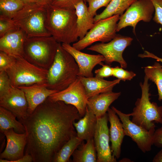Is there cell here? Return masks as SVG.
Segmentation results:
<instances>
[{
	"label": "cell",
	"instance_id": "cell-1",
	"mask_svg": "<svg viewBox=\"0 0 162 162\" xmlns=\"http://www.w3.org/2000/svg\"><path fill=\"white\" fill-rule=\"evenodd\" d=\"M81 117L74 106L48 98L31 114L19 121L27 135L25 154L34 162H52L56 153L74 135V123Z\"/></svg>",
	"mask_w": 162,
	"mask_h": 162
},
{
	"label": "cell",
	"instance_id": "cell-2",
	"mask_svg": "<svg viewBox=\"0 0 162 162\" xmlns=\"http://www.w3.org/2000/svg\"><path fill=\"white\" fill-rule=\"evenodd\" d=\"M45 26L51 36L59 43L70 44L78 40L75 9L61 8L49 4Z\"/></svg>",
	"mask_w": 162,
	"mask_h": 162
},
{
	"label": "cell",
	"instance_id": "cell-3",
	"mask_svg": "<svg viewBox=\"0 0 162 162\" xmlns=\"http://www.w3.org/2000/svg\"><path fill=\"white\" fill-rule=\"evenodd\" d=\"M79 72L74 58L59 43L53 62L48 69L47 88L58 92L62 91L78 78Z\"/></svg>",
	"mask_w": 162,
	"mask_h": 162
},
{
	"label": "cell",
	"instance_id": "cell-4",
	"mask_svg": "<svg viewBox=\"0 0 162 162\" xmlns=\"http://www.w3.org/2000/svg\"><path fill=\"white\" fill-rule=\"evenodd\" d=\"M148 80L145 76L143 83H140L141 96L137 99L135 107L130 113L133 122L148 130H151L155 129V123L162 124V106L150 101Z\"/></svg>",
	"mask_w": 162,
	"mask_h": 162
},
{
	"label": "cell",
	"instance_id": "cell-5",
	"mask_svg": "<svg viewBox=\"0 0 162 162\" xmlns=\"http://www.w3.org/2000/svg\"><path fill=\"white\" fill-rule=\"evenodd\" d=\"M59 43L52 36L27 37L23 58L39 67L48 70L53 62Z\"/></svg>",
	"mask_w": 162,
	"mask_h": 162
},
{
	"label": "cell",
	"instance_id": "cell-6",
	"mask_svg": "<svg viewBox=\"0 0 162 162\" xmlns=\"http://www.w3.org/2000/svg\"><path fill=\"white\" fill-rule=\"evenodd\" d=\"M46 11L36 3L25 4L12 19L27 37L51 36L45 26Z\"/></svg>",
	"mask_w": 162,
	"mask_h": 162
},
{
	"label": "cell",
	"instance_id": "cell-7",
	"mask_svg": "<svg viewBox=\"0 0 162 162\" xmlns=\"http://www.w3.org/2000/svg\"><path fill=\"white\" fill-rule=\"evenodd\" d=\"M48 71L30 63L23 57H18L16 58L15 63L6 71L12 86L17 87L46 83Z\"/></svg>",
	"mask_w": 162,
	"mask_h": 162
},
{
	"label": "cell",
	"instance_id": "cell-8",
	"mask_svg": "<svg viewBox=\"0 0 162 162\" xmlns=\"http://www.w3.org/2000/svg\"><path fill=\"white\" fill-rule=\"evenodd\" d=\"M120 16L114 15L95 23L83 38L73 44L72 46L81 51L94 42H108L116 35L117 23Z\"/></svg>",
	"mask_w": 162,
	"mask_h": 162
},
{
	"label": "cell",
	"instance_id": "cell-9",
	"mask_svg": "<svg viewBox=\"0 0 162 162\" xmlns=\"http://www.w3.org/2000/svg\"><path fill=\"white\" fill-rule=\"evenodd\" d=\"M133 39L129 37L116 34L115 37L107 43H99L87 48L102 55L106 64L110 65L113 62H118L121 67L126 68L127 64L123 57L125 49L130 45Z\"/></svg>",
	"mask_w": 162,
	"mask_h": 162
},
{
	"label": "cell",
	"instance_id": "cell-10",
	"mask_svg": "<svg viewBox=\"0 0 162 162\" xmlns=\"http://www.w3.org/2000/svg\"><path fill=\"white\" fill-rule=\"evenodd\" d=\"M154 12V6L151 0H137L122 15L117 23V32L130 26L135 33L137 24L140 21L150 22Z\"/></svg>",
	"mask_w": 162,
	"mask_h": 162
},
{
	"label": "cell",
	"instance_id": "cell-11",
	"mask_svg": "<svg viewBox=\"0 0 162 162\" xmlns=\"http://www.w3.org/2000/svg\"><path fill=\"white\" fill-rule=\"evenodd\" d=\"M111 108L115 111L122 122L125 136L130 137L143 152L150 151L153 145L155 129L148 130L133 122L130 119V113H124L113 106Z\"/></svg>",
	"mask_w": 162,
	"mask_h": 162
},
{
	"label": "cell",
	"instance_id": "cell-12",
	"mask_svg": "<svg viewBox=\"0 0 162 162\" xmlns=\"http://www.w3.org/2000/svg\"><path fill=\"white\" fill-rule=\"evenodd\" d=\"M48 98L52 101H62L74 106L81 117L85 114L88 98L84 87L78 77L67 88L52 94Z\"/></svg>",
	"mask_w": 162,
	"mask_h": 162
},
{
	"label": "cell",
	"instance_id": "cell-13",
	"mask_svg": "<svg viewBox=\"0 0 162 162\" xmlns=\"http://www.w3.org/2000/svg\"><path fill=\"white\" fill-rule=\"evenodd\" d=\"M107 113L97 118L93 138L97 152V162H116L110 145L109 130Z\"/></svg>",
	"mask_w": 162,
	"mask_h": 162
},
{
	"label": "cell",
	"instance_id": "cell-14",
	"mask_svg": "<svg viewBox=\"0 0 162 162\" xmlns=\"http://www.w3.org/2000/svg\"><path fill=\"white\" fill-rule=\"evenodd\" d=\"M2 133L6 136L7 143L5 149L0 154V162H13L23 157L27 143L26 133H18L10 128Z\"/></svg>",
	"mask_w": 162,
	"mask_h": 162
},
{
	"label": "cell",
	"instance_id": "cell-15",
	"mask_svg": "<svg viewBox=\"0 0 162 162\" xmlns=\"http://www.w3.org/2000/svg\"><path fill=\"white\" fill-rule=\"evenodd\" d=\"M62 48L74 58L79 69L78 76L86 77L93 76L92 70L97 65H101L104 62V57L101 54H87L78 50L70 44H61Z\"/></svg>",
	"mask_w": 162,
	"mask_h": 162
},
{
	"label": "cell",
	"instance_id": "cell-16",
	"mask_svg": "<svg viewBox=\"0 0 162 162\" xmlns=\"http://www.w3.org/2000/svg\"><path fill=\"white\" fill-rule=\"evenodd\" d=\"M0 106L15 114L18 121L28 115V104L24 92L18 87L12 86L0 96Z\"/></svg>",
	"mask_w": 162,
	"mask_h": 162
},
{
	"label": "cell",
	"instance_id": "cell-17",
	"mask_svg": "<svg viewBox=\"0 0 162 162\" xmlns=\"http://www.w3.org/2000/svg\"><path fill=\"white\" fill-rule=\"evenodd\" d=\"M27 36L21 28L9 32L0 38V51L16 58L23 57L24 42Z\"/></svg>",
	"mask_w": 162,
	"mask_h": 162
},
{
	"label": "cell",
	"instance_id": "cell-18",
	"mask_svg": "<svg viewBox=\"0 0 162 162\" xmlns=\"http://www.w3.org/2000/svg\"><path fill=\"white\" fill-rule=\"evenodd\" d=\"M17 87L24 93L28 104V115L32 114L50 95L58 92L48 88L46 83L35 84Z\"/></svg>",
	"mask_w": 162,
	"mask_h": 162
},
{
	"label": "cell",
	"instance_id": "cell-19",
	"mask_svg": "<svg viewBox=\"0 0 162 162\" xmlns=\"http://www.w3.org/2000/svg\"><path fill=\"white\" fill-rule=\"evenodd\" d=\"M110 126L109 130L111 150L113 155L118 159L120 157L121 147L125 136L123 125L119 117L111 108L107 111Z\"/></svg>",
	"mask_w": 162,
	"mask_h": 162
},
{
	"label": "cell",
	"instance_id": "cell-20",
	"mask_svg": "<svg viewBox=\"0 0 162 162\" xmlns=\"http://www.w3.org/2000/svg\"><path fill=\"white\" fill-rule=\"evenodd\" d=\"M121 92L103 93L88 99L87 107L97 118L106 113L110 105L120 96Z\"/></svg>",
	"mask_w": 162,
	"mask_h": 162
},
{
	"label": "cell",
	"instance_id": "cell-21",
	"mask_svg": "<svg viewBox=\"0 0 162 162\" xmlns=\"http://www.w3.org/2000/svg\"><path fill=\"white\" fill-rule=\"evenodd\" d=\"M78 78L84 87L88 98L100 93L112 91L113 87L121 81L118 79L107 81L96 76H78Z\"/></svg>",
	"mask_w": 162,
	"mask_h": 162
},
{
	"label": "cell",
	"instance_id": "cell-22",
	"mask_svg": "<svg viewBox=\"0 0 162 162\" xmlns=\"http://www.w3.org/2000/svg\"><path fill=\"white\" fill-rule=\"evenodd\" d=\"M97 118L86 107L85 115L74 125L76 131V136L83 141L93 139L97 123Z\"/></svg>",
	"mask_w": 162,
	"mask_h": 162
},
{
	"label": "cell",
	"instance_id": "cell-23",
	"mask_svg": "<svg viewBox=\"0 0 162 162\" xmlns=\"http://www.w3.org/2000/svg\"><path fill=\"white\" fill-rule=\"evenodd\" d=\"M75 8L77 16L78 35L79 39H81L94 26V17L89 12L83 0L78 3Z\"/></svg>",
	"mask_w": 162,
	"mask_h": 162
},
{
	"label": "cell",
	"instance_id": "cell-24",
	"mask_svg": "<svg viewBox=\"0 0 162 162\" xmlns=\"http://www.w3.org/2000/svg\"><path fill=\"white\" fill-rule=\"evenodd\" d=\"M137 0H111L106 8L94 17V23L112 16L122 15Z\"/></svg>",
	"mask_w": 162,
	"mask_h": 162
},
{
	"label": "cell",
	"instance_id": "cell-25",
	"mask_svg": "<svg viewBox=\"0 0 162 162\" xmlns=\"http://www.w3.org/2000/svg\"><path fill=\"white\" fill-rule=\"evenodd\" d=\"M83 142V141H82ZM80 145L79 148L76 149L72 154V162H96L97 152L93 139L83 142Z\"/></svg>",
	"mask_w": 162,
	"mask_h": 162
},
{
	"label": "cell",
	"instance_id": "cell-26",
	"mask_svg": "<svg viewBox=\"0 0 162 162\" xmlns=\"http://www.w3.org/2000/svg\"><path fill=\"white\" fill-rule=\"evenodd\" d=\"M16 116L10 111L0 106V130L4 131L13 128L16 132L22 134L25 132V127L20 122L16 119Z\"/></svg>",
	"mask_w": 162,
	"mask_h": 162
},
{
	"label": "cell",
	"instance_id": "cell-27",
	"mask_svg": "<svg viewBox=\"0 0 162 162\" xmlns=\"http://www.w3.org/2000/svg\"><path fill=\"white\" fill-rule=\"evenodd\" d=\"M83 141L76 135L72 136L56 153L52 162H69L70 157Z\"/></svg>",
	"mask_w": 162,
	"mask_h": 162
},
{
	"label": "cell",
	"instance_id": "cell-28",
	"mask_svg": "<svg viewBox=\"0 0 162 162\" xmlns=\"http://www.w3.org/2000/svg\"><path fill=\"white\" fill-rule=\"evenodd\" d=\"M144 73L149 80L156 85L158 92V100H162V65L155 62L152 66L144 67Z\"/></svg>",
	"mask_w": 162,
	"mask_h": 162
},
{
	"label": "cell",
	"instance_id": "cell-29",
	"mask_svg": "<svg viewBox=\"0 0 162 162\" xmlns=\"http://www.w3.org/2000/svg\"><path fill=\"white\" fill-rule=\"evenodd\" d=\"M25 4L21 0H0V16L12 19Z\"/></svg>",
	"mask_w": 162,
	"mask_h": 162
},
{
	"label": "cell",
	"instance_id": "cell-30",
	"mask_svg": "<svg viewBox=\"0 0 162 162\" xmlns=\"http://www.w3.org/2000/svg\"><path fill=\"white\" fill-rule=\"evenodd\" d=\"M18 28L12 19L0 16V38Z\"/></svg>",
	"mask_w": 162,
	"mask_h": 162
},
{
	"label": "cell",
	"instance_id": "cell-31",
	"mask_svg": "<svg viewBox=\"0 0 162 162\" xmlns=\"http://www.w3.org/2000/svg\"><path fill=\"white\" fill-rule=\"evenodd\" d=\"M112 76L121 80L125 81L131 80L136 76V74L132 71L126 70L122 67L116 66L112 68Z\"/></svg>",
	"mask_w": 162,
	"mask_h": 162
},
{
	"label": "cell",
	"instance_id": "cell-32",
	"mask_svg": "<svg viewBox=\"0 0 162 162\" xmlns=\"http://www.w3.org/2000/svg\"><path fill=\"white\" fill-rule=\"evenodd\" d=\"M16 59L14 57L0 51V72L6 71L13 65Z\"/></svg>",
	"mask_w": 162,
	"mask_h": 162
},
{
	"label": "cell",
	"instance_id": "cell-33",
	"mask_svg": "<svg viewBox=\"0 0 162 162\" xmlns=\"http://www.w3.org/2000/svg\"><path fill=\"white\" fill-rule=\"evenodd\" d=\"M111 0H86L88 3V10L93 16L96 15L97 11L100 8L106 7Z\"/></svg>",
	"mask_w": 162,
	"mask_h": 162
},
{
	"label": "cell",
	"instance_id": "cell-34",
	"mask_svg": "<svg viewBox=\"0 0 162 162\" xmlns=\"http://www.w3.org/2000/svg\"><path fill=\"white\" fill-rule=\"evenodd\" d=\"M11 87L10 80L6 71L0 72V96L8 92Z\"/></svg>",
	"mask_w": 162,
	"mask_h": 162
},
{
	"label": "cell",
	"instance_id": "cell-35",
	"mask_svg": "<svg viewBox=\"0 0 162 162\" xmlns=\"http://www.w3.org/2000/svg\"><path fill=\"white\" fill-rule=\"evenodd\" d=\"M82 0H52L50 4L61 8L75 9V5Z\"/></svg>",
	"mask_w": 162,
	"mask_h": 162
},
{
	"label": "cell",
	"instance_id": "cell-36",
	"mask_svg": "<svg viewBox=\"0 0 162 162\" xmlns=\"http://www.w3.org/2000/svg\"><path fill=\"white\" fill-rule=\"evenodd\" d=\"M154 8L153 21L162 25V0H151Z\"/></svg>",
	"mask_w": 162,
	"mask_h": 162
},
{
	"label": "cell",
	"instance_id": "cell-37",
	"mask_svg": "<svg viewBox=\"0 0 162 162\" xmlns=\"http://www.w3.org/2000/svg\"><path fill=\"white\" fill-rule=\"evenodd\" d=\"M100 68L94 71L95 76L104 78L112 76V68L108 64H102Z\"/></svg>",
	"mask_w": 162,
	"mask_h": 162
},
{
	"label": "cell",
	"instance_id": "cell-38",
	"mask_svg": "<svg viewBox=\"0 0 162 162\" xmlns=\"http://www.w3.org/2000/svg\"><path fill=\"white\" fill-rule=\"evenodd\" d=\"M153 145L158 148L162 147V126L155 130L154 136Z\"/></svg>",
	"mask_w": 162,
	"mask_h": 162
},
{
	"label": "cell",
	"instance_id": "cell-39",
	"mask_svg": "<svg viewBox=\"0 0 162 162\" xmlns=\"http://www.w3.org/2000/svg\"><path fill=\"white\" fill-rule=\"evenodd\" d=\"M138 56L141 58H150L154 59L158 62H160L162 63V58H160L155 55L154 54L146 50L142 54L138 55Z\"/></svg>",
	"mask_w": 162,
	"mask_h": 162
},
{
	"label": "cell",
	"instance_id": "cell-40",
	"mask_svg": "<svg viewBox=\"0 0 162 162\" xmlns=\"http://www.w3.org/2000/svg\"><path fill=\"white\" fill-rule=\"evenodd\" d=\"M33 161V158L30 154H25L22 158L13 162H32Z\"/></svg>",
	"mask_w": 162,
	"mask_h": 162
},
{
	"label": "cell",
	"instance_id": "cell-41",
	"mask_svg": "<svg viewBox=\"0 0 162 162\" xmlns=\"http://www.w3.org/2000/svg\"><path fill=\"white\" fill-rule=\"evenodd\" d=\"M161 148V149L154 157L152 162H162V147Z\"/></svg>",
	"mask_w": 162,
	"mask_h": 162
},
{
	"label": "cell",
	"instance_id": "cell-42",
	"mask_svg": "<svg viewBox=\"0 0 162 162\" xmlns=\"http://www.w3.org/2000/svg\"><path fill=\"white\" fill-rule=\"evenodd\" d=\"M52 0H36V4L38 5L45 7L50 4Z\"/></svg>",
	"mask_w": 162,
	"mask_h": 162
},
{
	"label": "cell",
	"instance_id": "cell-43",
	"mask_svg": "<svg viewBox=\"0 0 162 162\" xmlns=\"http://www.w3.org/2000/svg\"><path fill=\"white\" fill-rule=\"evenodd\" d=\"M25 4L36 3V0H21Z\"/></svg>",
	"mask_w": 162,
	"mask_h": 162
},
{
	"label": "cell",
	"instance_id": "cell-44",
	"mask_svg": "<svg viewBox=\"0 0 162 162\" xmlns=\"http://www.w3.org/2000/svg\"><path fill=\"white\" fill-rule=\"evenodd\" d=\"M83 0L84 2L86 4V0Z\"/></svg>",
	"mask_w": 162,
	"mask_h": 162
},
{
	"label": "cell",
	"instance_id": "cell-45",
	"mask_svg": "<svg viewBox=\"0 0 162 162\" xmlns=\"http://www.w3.org/2000/svg\"></svg>",
	"mask_w": 162,
	"mask_h": 162
}]
</instances>
